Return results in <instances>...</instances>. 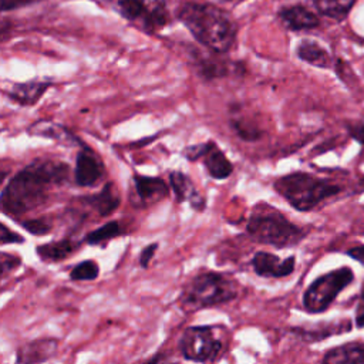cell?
Returning <instances> with one entry per match:
<instances>
[{
	"label": "cell",
	"mask_w": 364,
	"mask_h": 364,
	"mask_svg": "<svg viewBox=\"0 0 364 364\" xmlns=\"http://www.w3.org/2000/svg\"><path fill=\"white\" fill-rule=\"evenodd\" d=\"M70 168L55 159H37L18 171L1 192V209L10 216H20L50 198L54 188L68 181Z\"/></svg>",
	"instance_id": "1"
},
{
	"label": "cell",
	"mask_w": 364,
	"mask_h": 364,
	"mask_svg": "<svg viewBox=\"0 0 364 364\" xmlns=\"http://www.w3.org/2000/svg\"><path fill=\"white\" fill-rule=\"evenodd\" d=\"M176 17L195 40L210 51L226 53L236 41V24L230 16L218 6L188 1L178 9Z\"/></svg>",
	"instance_id": "2"
},
{
	"label": "cell",
	"mask_w": 364,
	"mask_h": 364,
	"mask_svg": "<svg viewBox=\"0 0 364 364\" xmlns=\"http://www.w3.org/2000/svg\"><path fill=\"white\" fill-rule=\"evenodd\" d=\"M239 294L237 283L225 273L203 270L191 277L181 293V303L191 310L215 307L232 301Z\"/></svg>",
	"instance_id": "3"
},
{
	"label": "cell",
	"mask_w": 364,
	"mask_h": 364,
	"mask_svg": "<svg viewBox=\"0 0 364 364\" xmlns=\"http://www.w3.org/2000/svg\"><path fill=\"white\" fill-rule=\"evenodd\" d=\"M273 186L294 209L301 212L314 209L341 191L338 185L306 172L283 175L274 181Z\"/></svg>",
	"instance_id": "4"
},
{
	"label": "cell",
	"mask_w": 364,
	"mask_h": 364,
	"mask_svg": "<svg viewBox=\"0 0 364 364\" xmlns=\"http://www.w3.org/2000/svg\"><path fill=\"white\" fill-rule=\"evenodd\" d=\"M246 232L255 242L279 249L294 246L306 236L301 228L291 223L279 210L267 206L253 210L246 225Z\"/></svg>",
	"instance_id": "5"
},
{
	"label": "cell",
	"mask_w": 364,
	"mask_h": 364,
	"mask_svg": "<svg viewBox=\"0 0 364 364\" xmlns=\"http://www.w3.org/2000/svg\"><path fill=\"white\" fill-rule=\"evenodd\" d=\"M354 279L350 267H340L318 276L303 294V307L309 313H321Z\"/></svg>",
	"instance_id": "6"
},
{
	"label": "cell",
	"mask_w": 364,
	"mask_h": 364,
	"mask_svg": "<svg viewBox=\"0 0 364 364\" xmlns=\"http://www.w3.org/2000/svg\"><path fill=\"white\" fill-rule=\"evenodd\" d=\"M121 17L148 33L168 23V0H105Z\"/></svg>",
	"instance_id": "7"
},
{
	"label": "cell",
	"mask_w": 364,
	"mask_h": 364,
	"mask_svg": "<svg viewBox=\"0 0 364 364\" xmlns=\"http://www.w3.org/2000/svg\"><path fill=\"white\" fill-rule=\"evenodd\" d=\"M179 350L185 360L193 363H210L222 351V341L212 326L188 327L179 341Z\"/></svg>",
	"instance_id": "8"
},
{
	"label": "cell",
	"mask_w": 364,
	"mask_h": 364,
	"mask_svg": "<svg viewBox=\"0 0 364 364\" xmlns=\"http://www.w3.org/2000/svg\"><path fill=\"white\" fill-rule=\"evenodd\" d=\"M185 156L189 161H198L202 158L208 173L215 179H226L233 172L232 162L213 141L188 146L185 149Z\"/></svg>",
	"instance_id": "9"
},
{
	"label": "cell",
	"mask_w": 364,
	"mask_h": 364,
	"mask_svg": "<svg viewBox=\"0 0 364 364\" xmlns=\"http://www.w3.org/2000/svg\"><path fill=\"white\" fill-rule=\"evenodd\" d=\"M252 267L262 277H284L294 270V256L282 260L269 252H257L252 257Z\"/></svg>",
	"instance_id": "10"
},
{
	"label": "cell",
	"mask_w": 364,
	"mask_h": 364,
	"mask_svg": "<svg viewBox=\"0 0 364 364\" xmlns=\"http://www.w3.org/2000/svg\"><path fill=\"white\" fill-rule=\"evenodd\" d=\"M102 176V165L97 155L88 148L82 146L75 158L74 178L80 186H94Z\"/></svg>",
	"instance_id": "11"
},
{
	"label": "cell",
	"mask_w": 364,
	"mask_h": 364,
	"mask_svg": "<svg viewBox=\"0 0 364 364\" xmlns=\"http://www.w3.org/2000/svg\"><path fill=\"white\" fill-rule=\"evenodd\" d=\"M58 341L55 338H38L23 344L17 350V364H43L57 353Z\"/></svg>",
	"instance_id": "12"
},
{
	"label": "cell",
	"mask_w": 364,
	"mask_h": 364,
	"mask_svg": "<svg viewBox=\"0 0 364 364\" xmlns=\"http://www.w3.org/2000/svg\"><path fill=\"white\" fill-rule=\"evenodd\" d=\"M28 134L37 135V136H44L48 139H53L64 146H80L82 145L81 139L77 138L70 129L63 127L61 124L48 121V119H40L37 122H33L28 127Z\"/></svg>",
	"instance_id": "13"
},
{
	"label": "cell",
	"mask_w": 364,
	"mask_h": 364,
	"mask_svg": "<svg viewBox=\"0 0 364 364\" xmlns=\"http://www.w3.org/2000/svg\"><path fill=\"white\" fill-rule=\"evenodd\" d=\"M51 87V81L31 80L26 82H16L9 90V98L18 105L30 107L38 102L43 94Z\"/></svg>",
	"instance_id": "14"
},
{
	"label": "cell",
	"mask_w": 364,
	"mask_h": 364,
	"mask_svg": "<svg viewBox=\"0 0 364 364\" xmlns=\"http://www.w3.org/2000/svg\"><path fill=\"white\" fill-rule=\"evenodd\" d=\"M279 18L289 30H294V31L311 30L320 24L318 17L311 10L300 4L283 7L279 11Z\"/></svg>",
	"instance_id": "15"
},
{
	"label": "cell",
	"mask_w": 364,
	"mask_h": 364,
	"mask_svg": "<svg viewBox=\"0 0 364 364\" xmlns=\"http://www.w3.org/2000/svg\"><path fill=\"white\" fill-rule=\"evenodd\" d=\"M134 189L144 205H152L162 200L169 193L168 185L161 178L142 176L138 173L134 175Z\"/></svg>",
	"instance_id": "16"
},
{
	"label": "cell",
	"mask_w": 364,
	"mask_h": 364,
	"mask_svg": "<svg viewBox=\"0 0 364 364\" xmlns=\"http://www.w3.org/2000/svg\"><path fill=\"white\" fill-rule=\"evenodd\" d=\"M169 182L171 188L176 196L178 202L189 200L191 206L196 210H202L205 208V199L200 196V193L195 189L191 179L178 171H173L169 173Z\"/></svg>",
	"instance_id": "17"
},
{
	"label": "cell",
	"mask_w": 364,
	"mask_h": 364,
	"mask_svg": "<svg viewBox=\"0 0 364 364\" xmlns=\"http://www.w3.org/2000/svg\"><path fill=\"white\" fill-rule=\"evenodd\" d=\"M321 364H364V343L351 341L330 348Z\"/></svg>",
	"instance_id": "18"
},
{
	"label": "cell",
	"mask_w": 364,
	"mask_h": 364,
	"mask_svg": "<svg viewBox=\"0 0 364 364\" xmlns=\"http://www.w3.org/2000/svg\"><path fill=\"white\" fill-rule=\"evenodd\" d=\"M296 54L300 60L318 68H328L331 57L326 48L311 40H301L296 47Z\"/></svg>",
	"instance_id": "19"
},
{
	"label": "cell",
	"mask_w": 364,
	"mask_h": 364,
	"mask_svg": "<svg viewBox=\"0 0 364 364\" xmlns=\"http://www.w3.org/2000/svg\"><path fill=\"white\" fill-rule=\"evenodd\" d=\"M77 249V243L71 239H63L58 242H50L37 247V255L43 262H60L71 255Z\"/></svg>",
	"instance_id": "20"
},
{
	"label": "cell",
	"mask_w": 364,
	"mask_h": 364,
	"mask_svg": "<svg viewBox=\"0 0 364 364\" xmlns=\"http://www.w3.org/2000/svg\"><path fill=\"white\" fill-rule=\"evenodd\" d=\"M314 9L330 18L343 20L351 11L355 0H311Z\"/></svg>",
	"instance_id": "21"
},
{
	"label": "cell",
	"mask_w": 364,
	"mask_h": 364,
	"mask_svg": "<svg viewBox=\"0 0 364 364\" xmlns=\"http://www.w3.org/2000/svg\"><path fill=\"white\" fill-rule=\"evenodd\" d=\"M85 202H88L100 215L107 216V215H109L112 210H115L118 208L119 198L112 191V185L107 183L100 193L87 198Z\"/></svg>",
	"instance_id": "22"
},
{
	"label": "cell",
	"mask_w": 364,
	"mask_h": 364,
	"mask_svg": "<svg viewBox=\"0 0 364 364\" xmlns=\"http://www.w3.org/2000/svg\"><path fill=\"white\" fill-rule=\"evenodd\" d=\"M350 328V323L347 324H328L324 327H317V328H293V331L296 334H299L303 340L309 341V343H314V341H320L328 336H333L336 333H343V331H348Z\"/></svg>",
	"instance_id": "23"
},
{
	"label": "cell",
	"mask_w": 364,
	"mask_h": 364,
	"mask_svg": "<svg viewBox=\"0 0 364 364\" xmlns=\"http://www.w3.org/2000/svg\"><path fill=\"white\" fill-rule=\"evenodd\" d=\"M122 233V229L119 226V223L117 220H111L107 222L105 225L100 226L95 230H91L87 236H85V242L88 245H101L112 237H117Z\"/></svg>",
	"instance_id": "24"
},
{
	"label": "cell",
	"mask_w": 364,
	"mask_h": 364,
	"mask_svg": "<svg viewBox=\"0 0 364 364\" xmlns=\"http://www.w3.org/2000/svg\"><path fill=\"white\" fill-rule=\"evenodd\" d=\"M100 274V266L95 260H84L78 264H75L70 273L71 280L75 282H87V280H95Z\"/></svg>",
	"instance_id": "25"
},
{
	"label": "cell",
	"mask_w": 364,
	"mask_h": 364,
	"mask_svg": "<svg viewBox=\"0 0 364 364\" xmlns=\"http://www.w3.org/2000/svg\"><path fill=\"white\" fill-rule=\"evenodd\" d=\"M196 63H198L199 74L206 80L223 77L228 74V68L223 61H218V60L215 61L210 58H205V60H199Z\"/></svg>",
	"instance_id": "26"
},
{
	"label": "cell",
	"mask_w": 364,
	"mask_h": 364,
	"mask_svg": "<svg viewBox=\"0 0 364 364\" xmlns=\"http://www.w3.org/2000/svg\"><path fill=\"white\" fill-rule=\"evenodd\" d=\"M21 226L30 232L31 235H37V236H41V235H46L51 230V223L46 219H30V220H24L21 222Z\"/></svg>",
	"instance_id": "27"
},
{
	"label": "cell",
	"mask_w": 364,
	"mask_h": 364,
	"mask_svg": "<svg viewBox=\"0 0 364 364\" xmlns=\"http://www.w3.org/2000/svg\"><path fill=\"white\" fill-rule=\"evenodd\" d=\"M232 127L235 128V131L237 132V135L243 139H247V141H253V139H257L260 136V132L257 128L249 125V124H245L243 121H239L236 119V122L232 124Z\"/></svg>",
	"instance_id": "28"
},
{
	"label": "cell",
	"mask_w": 364,
	"mask_h": 364,
	"mask_svg": "<svg viewBox=\"0 0 364 364\" xmlns=\"http://www.w3.org/2000/svg\"><path fill=\"white\" fill-rule=\"evenodd\" d=\"M21 260L17 257V256H13V255H9V253H1V257H0V266H1V276L6 277L7 273H10L11 270L17 269L20 266Z\"/></svg>",
	"instance_id": "29"
},
{
	"label": "cell",
	"mask_w": 364,
	"mask_h": 364,
	"mask_svg": "<svg viewBox=\"0 0 364 364\" xmlns=\"http://www.w3.org/2000/svg\"><path fill=\"white\" fill-rule=\"evenodd\" d=\"M0 242H1V245L21 243V242H24V239L20 235H17L16 232H11L6 225H1L0 226Z\"/></svg>",
	"instance_id": "30"
},
{
	"label": "cell",
	"mask_w": 364,
	"mask_h": 364,
	"mask_svg": "<svg viewBox=\"0 0 364 364\" xmlns=\"http://www.w3.org/2000/svg\"><path fill=\"white\" fill-rule=\"evenodd\" d=\"M156 247H158V243H151L148 246H145L142 250H141V255H139V264L142 267H148L149 262L152 260L155 252H156Z\"/></svg>",
	"instance_id": "31"
},
{
	"label": "cell",
	"mask_w": 364,
	"mask_h": 364,
	"mask_svg": "<svg viewBox=\"0 0 364 364\" xmlns=\"http://www.w3.org/2000/svg\"><path fill=\"white\" fill-rule=\"evenodd\" d=\"M41 0H1V10L3 11H9V10H14V9H20V7H26L34 3H38Z\"/></svg>",
	"instance_id": "32"
},
{
	"label": "cell",
	"mask_w": 364,
	"mask_h": 364,
	"mask_svg": "<svg viewBox=\"0 0 364 364\" xmlns=\"http://www.w3.org/2000/svg\"><path fill=\"white\" fill-rule=\"evenodd\" d=\"M355 326L357 327H364V290L360 296L358 304H357V311H355Z\"/></svg>",
	"instance_id": "33"
},
{
	"label": "cell",
	"mask_w": 364,
	"mask_h": 364,
	"mask_svg": "<svg viewBox=\"0 0 364 364\" xmlns=\"http://www.w3.org/2000/svg\"><path fill=\"white\" fill-rule=\"evenodd\" d=\"M346 253H347L350 257H353L354 260L360 262V263L364 266V245L354 246V247L348 249Z\"/></svg>",
	"instance_id": "34"
},
{
	"label": "cell",
	"mask_w": 364,
	"mask_h": 364,
	"mask_svg": "<svg viewBox=\"0 0 364 364\" xmlns=\"http://www.w3.org/2000/svg\"><path fill=\"white\" fill-rule=\"evenodd\" d=\"M350 134L354 139L364 144V122H360V124H355V125L350 127Z\"/></svg>",
	"instance_id": "35"
},
{
	"label": "cell",
	"mask_w": 364,
	"mask_h": 364,
	"mask_svg": "<svg viewBox=\"0 0 364 364\" xmlns=\"http://www.w3.org/2000/svg\"><path fill=\"white\" fill-rule=\"evenodd\" d=\"M145 364H178V363L176 361H171L164 353H158L149 361H146Z\"/></svg>",
	"instance_id": "36"
},
{
	"label": "cell",
	"mask_w": 364,
	"mask_h": 364,
	"mask_svg": "<svg viewBox=\"0 0 364 364\" xmlns=\"http://www.w3.org/2000/svg\"><path fill=\"white\" fill-rule=\"evenodd\" d=\"M222 3H230V1H242V0H219Z\"/></svg>",
	"instance_id": "37"
}]
</instances>
